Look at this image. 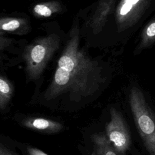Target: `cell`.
<instances>
[{
  "label": "cell",
  "mask_w": 155,
  "mask_h": 155,
  "mask_svg": "<svg viewBox=\"0 0 155 155\" xmlns=\"http://www.w3.org/2000/svg\"><path fill=\"white\" fill-rule=\"evenodd\" d=\"M147 35L150 37L155 36V22L152 23L148 27L147 30Z\"/></svg>",
  "instance_id": "obj_14"
},
{
  "label": "cell",
  "mask_w": 155,
  "mask_h": 155,
  "mask_svg": "<svg viewBox=\"0 0 155 155\" xmlns=\"http://www.w3.org/2000/svg\"><path fill=\"white\" fill-rule=\"evenodd\" d=\"M133 117L150 155H155V114L140 94L134 92L130 100Z\"/></svg>",
  "instance_id": "obj_3"
},
{
  "label": "cell",
  "mask_w": 155,
  "mask_h": 155,
  "mask_svg": "<svg viewBox=\"0 0 155 155\" xmlns=\"http://www.w3.org/2000/svg\"><path fill=\"white\" fill-rule=\"evenodd\" d=\"M32 29L30 17L24 13H0V31L8 35L23 36Z\"/></svg>",
  "instance_id": "obj_6"
},
{
  "label": "cell",
  "mask_w": 155,
  "mask_h": 155,
  "mask_svg": "<svg viewBox=\"0 0 155 155\" xmlns=\"http://www.w3.org/2000/svg\"><path fill=\"white\" fill-rule=\"evenodd\" d=\"M15 87L12 82L5 75L0 74V110L8 106L14 94Z\"/></svg>",
  "instance_id": "obj_10"
},
{
  "label": "cell",
  "mask_w": 155,
  "mask_h": 155,
  "mask_svg": "<svg viewBox=\"0 0 155 155\" xmlns=\"http://www.w3.org/2000/svg\"><path fill=\"white\" fill-rule=\"evenodd\" d=\"M27 151L29 155H48L42 151L33 147H28Z\"/></svg>",
  "instance_id": "obj_12"
},
{
  "label": "cell",
  "mask_w": 155,
  "mask_h": 155,
  "mask_svg": "<svg viewBox=\"0 0 155 155\" xmlns=\"http://www.w3.org/2000/svg\"><path fill=\"white\" fill-rule=\"evenodd\" d=\"M132 5L125 2L122 7L120 10V14L121 15H125L127 13H128L131 9Z\"/></svg>",
  "instance_id": "obj_13"
},
{
  "label": "cell",
  "mask_w": 155,
  "mask_h": 155,
  "mask_svg": "<svg viewBox=\"0 0 155 155\" xmlns=\"http://www.w3.org/2000/svg\"><path fill=\"white\" fill-rule=\"evenodd\" d=\"M41 27L43 32L27 42L22 59L26 83L33 82L36 87L42 83L48 65L62 48L67 35L56 21Z\"/></svg>",
  "instance_id": "obj_2"
},
{
  "label": "cell",
  "mask_w": 155,
  "mask_h": 155,
  "mask_svg": "<svg viewBox=\"0 0 155 155\" xmlns=\"http://www.w3.org/2000/svg\"><path fill=\"white\" fill-rule=\"evenodd\" d=\"M105 136L119 155H125L131 144V137L127 123L116 109L110 110V120L105 127Z\"/></svg>",
  "instance_id": "obj_4"
},
{
  "label": "cell",
  "mask_w": 155,
  "mask_h": 155,
  "mask_svg": "<svg viewBox=\"0 0 155 155\" xmlns=\"http://www.w3.org/2000/svg\"><path fill=\"white\" fill-rule=\"evenodd\" d=\"M22 125L25 127L42 132L55 133L63 128L60 122L43 117H29L22 120Z\"/></svg>",
  "instance_id": "obj_8"
},
{
  "label": "cell",
  "mask_w": 155,
  "mask_h": 155,
  "mask_svg": "<svg viewBox=\"0 0 155 155\" xmlns=\"http://www.w3.org/2000/svg\"><path fill=\"white\" fill-rule=\"evenodd\" d=\"M93 155H119L113 147L105 134L95 133L91 136Z\"/></svg>",
  "instance_id": "obj_9"
},
{
  "label": "cell",
  "mask_w": 155,
  "mask_h": 155,
  "mask_svg": "<svg viewBox=\"0 0 155 155\" xmlns=\"http://www.w3.org/2000/svg\"><path fill=\"white\" fill-rule=\"evenodd\" d=\"M79 17H74L47 88L41 93L45 103L67 101L78 104L94 93L96 86L94 64L80 47Z\"/></svg>",
  "instance_id": "obj_1"
},
{
  "label": "cell",
  "mask_w": 155,
  "mask_h": 155,
  "mask_svg": "<svg viewBox=\"0 0 155 155\" xmlns=\"http://www.w3.org/2000/svg\"><path fill=\"white\" fill-rule=\"evenodd\" d=\"M139 1V0H126L125 2L128 3V4H131V5H133L136 4Z\"/></svg>",
  "instance_id": "obj_15"
},
{
  "label": "cell",
  "mask_w": 155,
  "mask_h": 155,
  "mask_svg": "<svg viewBox=\"0 0 155 155\" xmlns=\"http://www.w3.org/2000/svg\"><path fill=\"white\" fill-rule=\"evenodd\" d=\"M27 42L25 39H16L0 31V71H4L22 64Z\"/></svg>",
  "instance_id": "obj_5"
},
{
  "label": "cell",
  "mask_w": 155,
  "mask_h": 155,
  "mask_svg": "<svg viewBox=\"0 0 155 155\" xmlns=\"http://www.w3.org/2000/svg\"><path fill=\"white\" fill-rule=\"evenodd\" d=\"M30 13L38 19H48L62 15L67 11L61 0H45L33 3L30 7Z\"/></svg>",
  "instance_id": "obj_7"
},
{
  "label": "cell",
  "mask_w": 155,
  "mask_h": 155,
  "mask_svg": "<svg viewBox=\"0 0 155 155\" xmlns=\"http://www.w3.org/2000/svg\"><path fill=\"white\" fill-rule=\"evenodd\" d=\"M0 155H18L0 142Z\"/></svg>",
  "instance_id": "obj_11"
}]
</instances>
